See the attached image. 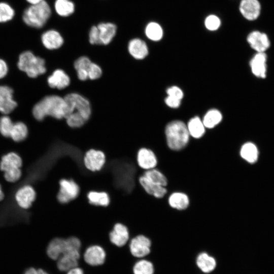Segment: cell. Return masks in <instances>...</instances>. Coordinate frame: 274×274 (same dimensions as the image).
Returning <instances> with one entry per match:
<instances>
[{
	"label": "cell",
	"mask_w": 274,
	"mask_h": 274,
	"mask_svg": "<svg viewBox=\"0 0 274 274\" xmlns=\"http://www.w3.org/2000/svg\"><path fill=\"white\" fill-rule=\"evenodd\" d=\"M64 98L67 104L64 119L67 125L73 128L83 126L91 115V106L89 100L76 92L66 94Z\"/></svg>",
	"instance_id": "cell-1"
},
{
	"label": "cell",
	"mask_w": 274,
	"mask_h": 274,
	"mask_svg": "<svg viewBox=\"0 0 274 274\" xmlns=\"http://www.w3.org/2000/svg\"><path fill=\"white\" fill-rule=\"evenodd\" d=\"M67 104L64 98L57 95H49L43 97L33 107L32 114L37 120L42 121L49 116L56 119L64 118Z\"/></svg>",
	"instance_id": "cell-2"
},
{
	"label": "cell",
	"mask_w": 274,
	"mask_h": 274,
	"mask_svg": "<svg viewBox=\"0 0 274 274\" xmlns=\"http://www.w3.org/2000/svg\"><path fill=\"white\" fill-rule=\"evenodd\" d=\"M51 9L46 1L30 5L24 10L22 19L25 25L31 28L40 29L47 23L51 15Z\"/></svg>",
	"instance_id": "cell-3"
},
{
	"label": "cell",
	"mask_w": 274,
	"mask_h": 274,
	"mask_svg": "<svg viewBox=\"0 0 274 274\" xmlns=\"http://www.w3.org/2000/svg\"><path fill=\"white\" fill-rule=\"evenodd\" d=\"M165 132L167 144L173 150H180L188 143L190 135L187 126L182 121L175 120L169 122L166 126Z\"/></svg>",
	"instance_id": "cell-4"
},
{
	"label": "cell",
	"mask_w": 274,
	"mask_h": 274,
	"mask_svg": "<svg viewBox=\"0 0 274 274\" xmlns=\"http://www.w3.org/2000/svg\"><path fill=\"white\" fill-rule=\"evenodd\" d=\"M17 66L20 70L25 73L30 78H36L44 74L47 70L45 60L28 50L20 54Z\"/></svg>",
	"instance_id": "cell-5"
},
{
	"label": "cell",
	"mask_w": 274,
	"mask_h": 274,
	"mask_svg": "<svg viewBox=\"0 0 274 274\" xmlns=\"http://www.w3.org/2000/svg\"><path fill=\"white\" fill-rule=\"evenodd\" d=\"M22 161L19 155L10 152L4 155L0 162V169L4 173L5 179L9 182L15 183L21 178Z\"/></svg>",
	"instance_id": "cell-6"
},
{
	"label": "cell",
	"mask_w": 274,
	"mask_h": 274,
	"mask_svg": "<svg viewBox=\"0 0 274 274\" xmlns=\"http://www.w3.org/2000/svg\"><path fill=\"white\" fill-rule=\"evenodd\" d=\"M66 239L68 248L67 250L56 261L58 270L66 273L70 269L79 266V261L82 257L81 250L72 245Z\"/></svg>",
	"instance_id": "cell-7"
},
{
	"label": "cell",
	"mask_w": 274,
	"mask_h": 274,
	"mask_svg": "<svg viewBox=\"0 0 274 274\" xmlns=\"http://www.w3.org/2000/svg\"><path fill=\"white\" fill-rule=\"evenodd\" d=\"M128 243L130 254L138 259L145 258L151 252L152 241L145 235L140 234L131 238Z\"/></svg>",
	"instance_id": "cell-8"
},
{
	"label": "cell",
	"mask_w": 274,
	"mask_h": 274,
	"mask_svg": "<svg viewBox=\"0 0 274 274\" xmlns=\"http://www.w3.org/2000/svg\"><path fill=\"white\" fill-rule=\"evenodd\" d=\"M15 191L13 196L17 205L23 210L29 209L32 205L36 197V193L33 188L29 184H24L14 187L11 191L12 194Z\"/></svg>",
	"instance_id": "cell-9"
},
{
	"label": "cell",
	"mask_w": 274,
	"mask_h": 274,
	"mask_svg": "<svg viewBox=\"0 0 274 274\" xmlns=\"http://www.w3.org/2000/svg\"><path fill=\"white\" fill-rule=\"evenodd\" d=\"M59 189L57 193L58 201L63 204L69 203L76 199L80 192L79 186L72 179H62L59 182Z\"/></svg>",
	"instance_id": "cell-10"
},
{
	"label": "cell",
	"mask_w": 274,
	"mask_h": 274,
	"mask_svg": "<svg viewBox=\"0 0 274 274\" xmlns=\"http://www.w3.org/2000/svg\"><path fill=\"white\" fill-rule=\"evenodd\" d=\"M107 254L103 247L92 245L86 248L82 257L84 262L91 266H99L105 262Z\"/></svg>",
	"instance_id": "cell-11"
},
{
	"label": "cell",
	"mask_w": 274,
	"mask_h": 274,
	"mask_svg": "<svg viewBox=\"0 0 274 274\" xmlns=\"http://www.w3.org/2000/svg\"><path fill=\"white\" fill-rule=\"evenodd\" d=\"M83 162L87 169L93 172L99 171L106 162V156L100 150L91 149L85 153Z\"/></svg>",
	"instance_id": "cell-12"
},
{
	"label": "cell",
	"mask_w": 274,
	"mask_h": 274,
	"mask_svg": "<svg viewBox=\"0 0 274 274\" xmlns=\"http://www.w3.org/2000/svg\"><path fill=\"white\" fill-rule=\"evenodd\" d=\"M110 242L117 247H122L130 240V234L128 228L120 223H116L109 232Z\"/></svg>",
	"instance_id": "cell-13"
},
{
	"label": "cell",
	"mask_w": 274,
	"mask_h": 274,
	"mask_svg": "<svg viewBox=\"0 0 274 274\" xmlns=\"http://www.w3.org/2000/svg\"><path fill=\"white\" fill-rule=\"evenodd\" d=\"M247 40L251 48L257 52H264L270 45L268 36L258 30L251 32L248 35Z\"/></svg>",
	"instance_id": "cell-14"
},
{
	"label": "cell",
	"mask_w": 274,
	"mask_h": 274,
	"mask_svg": "<svg viewBox=\"0 0 274 274\" xmlns=\"http://www.w3.org/2000/svg\"><path fill=\"white\" fill-rule=\"evenodd\" d=\"M261 4L258 0H242L239 10L242 16L247 20H256L261 13Z\"/></svg>",
	"instance_id": "cell-15"
},
{
	"label": "cell",
	"mask_w": 274,
	"mask_h": 274,
	"mask_svg": "<svg viewBox=\"0 0 274 274\" xmlns=\"http://www.w3.org/2000/svg\"><path fill=\"white\" fill-rule=\"evenodd\" d=\"M67 248L66 238L56 237L48 243L46 247V254L50 259L56 261Z\"/></svg>",
	"instance_id": "cell-16"
},
{
	"label": "cell",
	"mask_w": 274,
	"mask_h": 274,
	"mask_svg": "<svg viewBox=\"0 0 274 274\" xmlns=\"http://www.w3.org/2000/svg\"><path fill=\"white\" fill-rule=\"evenodd\" d=\"M13 99V90L6 85L0 86V112L4 114L11 113L16 107Z\"/></svg>",
	"instance_id": "cell-17"
},
{
	"label": "cell",
	"mask_w": 274,
	"mask_h": 274,
	"mask_svg": "<svg viewBox=\"0 0 274 274\" xmlns=\"http://www.w3.org/2000/svg\"><path fill=\"white\" fill-rule=\"evenodd\" d=\"M43 45L48 50H56L60 48L64 43V39L57 30L53 29L43 32L41 37Z\"/></svg>",
	"instance_id": "cell-18"
},
{
	"label": "cell",
	"mask_w": 274,
	"mask_h": 274,
	"mask_svg": "<svg viewBox=\"0 0 274 274\" xmlns=\"http://www.w3.org/2000/svg\"><path fill=\"white\" fill-rule=\"evenodd\" d=\"M198 268L203 274H209L213 271L217 266L215 258L206 251L199 253L195 259Z\"/></svg>",
	"instance_id": "cell-19"
},
{
	"label": "cell",
	"mask_w": 274,
	"mask_h": 274,
	"mask_svg": "<svg viewBox=\"0 0 274 274\" xmlns=\"http://www.w3.org/2000/svg\"><path fill=\"white\" fill-rule=\"evenodd\" d=\"M127 49L130 55L137 60L144 59L149 53L147 44L139 38L130 40L128 42Z\"/></svg>",
	"instance_id": "cell-20"
},
{
	"label": "cell",
	"mask_w": 274,
	"mask_h": 274,
	"mask_svg": "<svg viewBox=\"0 0 274 274\" xmlns=\"http://www.w3.org/2000/svg\"><path fill=\"white\" fill-rule=\"evenodd\" d=\"M70 82V77L61 69L55 70L47 78V83L51 88L59 90L68 87Z\"/></svg>",
	"instance_id": "cell-21"
},
{
	"label": "cell",
	"mask_w": 274,
	"mask_h": 274,
	"mask_svg": "<svg viewBox=\"0 0 274 274\" xmlns=\"http://www.w3.org/2000/svg\"><path fill=\"white\" fill-rule=\"evenodd\" d=\"M96 26L98 30L99 45L109 44L116 34V25L111 22H101Z\"/></svg>",
	"instance_id": "cell-22"
},
{
	"label": "cell",
	"mask_w": 274,
	"mask_h": 274,
	"mask_svg": "<svg viewBox=\"0 0 274 274\" xmlns=\"http://www.w3.org/2000/svg\"><path fill=\"white\" fill-rule=\"evenodd\" d=\"M136 159L139 166L146 170L154 168L157 164L154 153L146 148H141L139 150Z\"/></svg>",
	"instance_id": "cell-23"
},
{
	"label": "cell",
	"mask_w": 274,
	"mask_h": 274,
	"mask_svg": "<svg viewBox=\"0 0 274 274\" xmlns=\"http://www.w3.org/2000/svg\"><path fill=\"white\" fill-rule=\"evenodd\" d=\"M267 56L264 52H257L250 62L253 74L264 78L266 77Z\"/></svg>",
	"instance_id": "cell-24"
},
{
	"label": "cell",
	"mask_w": 274,
	"mask_h": 274,
	"mask_svg": "<svg viewBox=\"0 0 274 274\" xmlns=\"http://www.w3.org/2000/svg\"><path fill=\"white\" fill-rule=\"evenodd\" d=\"M139 181L141 186L148 194L156 198H162L167 192L165 187L149 181L143 175L140 177Z\"/></svg>",
	"instance_id": "cell-25"
},
{
	"label": "cell",
	"mask_w": 274,
	"mask_h": 274,
	"mask_svg": "<svg viewBox=\"0 0 274 274\" xmlns=\"http://www.w3.org/2000/svg\"><path fill=\"white\" fill-rule=\"evenodd\" d=\"M92 61L86 56L78 58L74 62V67L77 72V77L81 81L88 79V71Z\"/></svg>",
	"instance_id": "cell-26"
},
{
	"label": "cell",
	"mask_w": 274,
	"mask_h": 274,
	"mask_svg": "<svg viewBox=\"0 0 274 274\" xmlns=\"http://www.w3.org/2000/svg\"><path fill=\"white\" fill-rule=\"evenodd\" d=\"M169 206L178 210H183L187 208L189 204V199L188 196L180 192L173 193L168 197Z\"/></svg>",
	"instance_id": "cell-27"
},
{
	"label": "cell",
	"mask_w": 274,
	"mask_h": 274,
	"mask_svg": "<svg viewBox=\"0 0 274 274\" xmlns=\"http://www.w3.org/2000/svg\"><path fill=\"white\" fill-rule=\"evenodd\" d=\"M87 199L90 204L106 207L110 202L109 194L105 191H90L87 195Z\"/></svg>",
	"instance_id": "cell-28"
},
{
	"label": "cell",
	"mask_w": 274,
	"mask_h": 274,
	"mask_svg": "<svg viewBox=\"0 0 274 274\" xmlns=\"http://www.w3.org/2000/svg\"><path fill=\"white\" fill-rule=\"evenodd\" d=\"M189 135L194 138L199 139L204 133L205 126L202 121L198 117L191 118L187 126Z\"/></svg>",
	"instance_id": "cell-29"
},
{
	"label": "cell",
	"mask_w": 274,
	"mask_h": 274,
	"mask_svg": "<svg viewBox=\"0 0 274 274\" xmlns=\"http://www.w3.org/2000/svg\"><path fill=\"white\" fill-rule=\"evenodd\" d=\"M74 3L70 0H55L54 10L60 16L67 17L75 11Z\"/></svg>",
	"instance_id": "cell-30"
},
{
	"label": "cell",
	"mask_w": 274,
	"mask_h": 274,
	"mask_svg": "<svg viewBox=\"0 0 274 274\" xmlns=\"http://www.w3.org/2000/svg\"><path fill=\"white\" fill-rule=\"evenodd\" d=\"M240 154L246 161L253 163L258 159V151L257 147L253 143L248 142L242 146Z\"/></svg>",
	"instance_id": "cell-31"
},
{
	"label": "cell",
	"mask_w": 274,
	"mask_h": 274,
	"mask_svg": "<svg viewBox=\"0 0 274 274\" xmlns=\"http://www.w3.org/2000/svg\"><path fill=\"white\" fill-rule=\"evenodd\" d=\"M154 271L153 263L146 258L138 259L132 267L133 274H154Z\"/></svg>",
	"instance_id": "cell-32"
},
{
	"label": "cell",
	"mask_w": 274,
	"mask_h": 274,
	"mask_svg": "<svg viewBox=\"0 0 274 274\" xmlns=\"http://www.w3.org/2000/svg\"><path fill=\"white\" fill-rule=\"evenodd\" d=\"M145 33L149 40L159 41L163 37V31L159 24L155 22H150L145 27Z\"/></svg>",
	"instance_id": "cell-33"
},
{
	"label": "cell",
	"mask_w": 274,
	"mask_h": 274,
	"mask_svg": "<svg viewBox=\"0 0 274 274\" xmlns=\"http://www.w3.org/2000/svg\"><path fill=\"white\" fill-rule=\"evenodd\" d=\"M27 134L28 128L26 125L22 122H17L14 123L10 138L15 142H19L25 139Z\"/></svg>",
	"instance_id": "cell-34"
},
{
	"label": "cell",
	"mask_w": 274,
	"mask_h": 274,
	"mask_svg": "<svg viewBox=\"0 0 274 274\" xmlns=\"http://www.w3.org/2000/svg\"><path fill=\"white\" fill-rule=\"evenodd\" d=\"M222 119V116L219 111L212 109L207 112L202 120L206 128H212L218 124Z\"/></svg>",
	"instance_id": "cell-35"
},
{
	"label": "cell",
	"mask_w": 274,
	"mask_h": 274,
	"mask_svg": "<svg viewBox=\"0 0 274 274\" xmlns=\"http://www.w3.org/2000/svg\"><path fill=\"white\" fill-rule=\"evenodd\" d=\"M143 175L149 181L156 184L164 187L167 185V180L165 176L154 168L147 170Z\"/></svg>",
	"instance_id": "cell-36"
},
{
	"label": "cell",
	"mask_w": 274,
	"mask_h": 274,
	"mask_svg": "<svg viewBox=\"0 0 274 274\" xmlns=\"http://www.w3.org/2000/svg\"><path fill=\"white\" fill-rule=\"evenodd\" d=\"M15 15V10L10 4L6 2H0V23L11 21Z\"/></svg>",
	"instance_id": "cell-37"
},
{
	"label": "cell",
	"mask_w": 274,
	"mask_h": 274,
	"mask_svg": "<svg viewBox=\"0 0 274 274\" xmlns=\"http://www.w3.org/2000/svg\"><path fill=\"white\" fill-rule=\"evenodd\" d=\"M14 123L7 116H2L0 118V133L6 138H10Z\"/></svg>",
	"instance_id": "cell-38"
},
{
	"label": "cell",
	"mask_w": 274,
	"mask_h": 274,
	"mask_svg": "<svg viewBox=\"0 0 274 274\" xmlns=\"http://www.w3.org/2000/svg\"><path fill=\"white\" fill-rule=\"evenodd\" d=\"M204 25L210 31L217 30L221 25L220 18L215 15H210L204 20Z\"/></svg>",
	"instance_id": "cell-39"
},
{
	"label": "cell",
	"mask_w": 274,
	"mask_h": 274,
	"mask_svg": "<svg viewBox=\"0 0 274 274\" xmlns=\"http://www.w3.org/2000/svg\"><path fill=\"white\" fill-rule=\"evenodd\" d=\"M102 74L101 67L96 63L92 62L88 71V79L95 80L100 78Z\"/></svg>",
	"instance_id": "cell-40"
},
{
	"label": "cell",
	"mask_w": 274,
	"mask_h": 274,
	"mask_svg": "<svg viewBox=\"0 0 274 274\" xmlns=\"http://www.w3.org/2000/svg\"><path fill=\"white\" fill-rule=\"evenodd\" d=\"M89 41L92 45H99L98 30L96 25H93L89 30Z\"/></svg>",
	"instance_id": "cell-41"
},
{
	"label": "cell",
	"mask_w": 274,
	"mask_h": 274,
	"mask_svg": "<svg viewBox=\"0 0 274 274\" xmlns=\"http://www.w3.org/2000/svg\"><path fill=\"white\" fill-rule=\"evenodd\" d=\"M168 96L181 100L183 97V92L178 87L174 86L168 88L166 90Z\"/></svg>",
	"instance_id": "cell-42"
},
{
	"label": "cell",
	"mask_w": 274,
	"mask_h": 274,
	"mask_svg": "<svg viewBox=\"0 0 274 274\" xmlns=\"http://www.w3.org/2000/svg\"><path fill=\"white\" fill-rule=\"evenodd\" d=\"M181 100L167 96L165 99V102L167 106L172 108H177L180 105Z\"/></svg>",
	"instance_id": "cell-43"
},
{
	"label": "cell",
	"mask_w": 274,
	"mask_h": 274,
	"mask_svg": "<svg viewBox=\"0 0 274 274\" xmlns=\"http://www.w3.org/2000/svg\"><path fill=\"white\" fill-rule=\"evenodd\" d=\"M23 274H51L43 268H35L31 267L27 269Z\"/></svg>",
	"instance_id": "cell-44"
},
{
	"label": "cell",
	"mask_w": 274,
	"mask_h": 274,
	"mask_svg": "<svg viewBox=\"0 0 274 274\" xmlns=\"http://www.w3.org/2000/svg\"><path fill=\"white\" fill-rule=\"evenodd\" d=\"M8 67L5 61L0 58V79L3 78L7 74Z\"/></svg>",
	"instance_id": "cell-45"
},
{
	"label": "cell",
	"mask_w": 274,
	"mask_h": 274,
	"mask_svg": "<svg viewBox=\"0 0 274 274\" xmlns=\"http://www.w3.org/2000/svg\"><path fill=\"white\" fill-rule=\"evenodd\" d=\"M65 274H84V272L82 268L78 266L70 269Z\"/></svg>",
	"instance_id": "cell-46"
},
{
	"label": "cell",
	"mask_w": 274,
	"mask_h": 274,
	"mask_svg": "<svg viewBox=\"0 0 274 274\" xmlns=\"http://www.w3.org/2000/svg\"><path fill=\"white\" fill-rule=\"evenodd\" d=\"M29 5H35L41 3L45 0H25Z\"/></svg>",
	"instance_id": "cell-47"
},
{
	"label": "cell",
	"mask_w": 274,
	"mask_h": 274,
	"mask_svg": "<svg viewBox=\"0 0 274 274\" xmlns=\"http://www.w3.org/2000/svg\"><path fill=\"white\" fill-rule=\"evenodd\" d=\"M4 194L3 192L2 187L0 185V201H2L4 199Z\"/></svg>",
	"instance_id": "cell-48"
}]
</instances>
